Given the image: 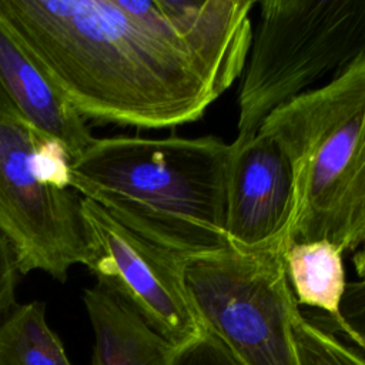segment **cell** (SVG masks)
<instances>
[{"mask_svg": "<svg viewBox=\"0 0 365 365\" xmlns=\"http://www.w3.org/2000/svg\"><path fill=\"white\" fill-rule=\"evenodd\" d=\"M86 237L83 265L97 282L117 292L174 346L202 331L191 304L187 258L124 227L96 201L81 198Z\"/></svg>", "mask_w": 365, "mask_h": 365, "instance_id": "cell-7", "label": "cell"}, {"mask_svg": "<svg viewBox=\"0 0 365 365\" xmlns=\"http://www.w3.org/2000/svg\"><path fill=\"white\" fill-rule=\"evenodd\" d=\"M232 144L214 135L94 138L70 163V184L135 234L187 259L230 248Z\"/></svg>", "mask_w": 365, "mask_h": 365, "instance_id": "cell-2", "label": "cell"}, {"mask_svg": "<svg viewBox=\"0 0 365 365\" xmlns=\"http://www.w3.org/2000/svg\"><path fill=\"white\" fill-rule=\"evenodd\" d=\"M94 331L91 365H170L175 346L123 297L106 285L83 291Z\"/></svg>", "mask_w": 365, "mask_h": 365, "instance_id": "cell-11", "label": "cell"}, {"mask_svg": "<svg viewBox=\"0 0 365 365\" xmlns=\"http://www.w3.org/2000/svg\"><path fill=\"white\" fill-rule=\"evenodd\" d=\"M0 117L27 124L77 158L96 137L0 14Z\"/></svg>", "mask_w": 365, "mask_h": 365, "instance_id": "cell-9", "label": "cell"}, {"mask_svg": "<svg viewBox=\"0 0 365 365\" xmlns=\"http://www.w3.org/2000/svg\"><path fill=\"white\" fill-rule=\"evenodd\" d=\"M170 365H244L218 338L202 331L197 338L175 346Z\"/></svg>", "mask_w": 365, "mask_h": 365, "instance_id": "cell-15", "label": "cell"}, {"mask_svg": "<svg viewBox=\"0 0 365 365\" xmlns=\"http://www.w3.org/2000/svg\"><path fill=\"white\" fill-rule=\"evenodd\" d=\"M297 365H365V354L299 312L292 327Z\"/></svg>", "mask_w": 365, "mask_h": 365, "instance_id": "cell-14", "label": "cell"}, {"mask_svg": "<svg viewBox=\"0 0 365 365\" xmlns=\"http://www.w3.org/2000/svg\"><path fill=\"white\" fill-rule=\"evenodd\" d=\"M70 163L58 141L0 117V234L19 274L43 271L64 282L86 261L83 197L70 184Z\"/></svg>", "mask_w": 365, "mask_h": 365, "instance_id": "cell-5", "label": "cell"}, {"mask_svg": "<svg viewBox=\"0 0 365 365\" xmlns=\"http://www.w3.org/2000/svg\"><path fill=\"white\" fill-rule=\"evenodd\" d=\"M364 354H365V352H364Z\"/></svg>", "mask_w": 365, "mask_h": 365, "instance_id": "cell-20", "label": "cell"}, {"mask_svg": "<svg viewBox=\"0 0 365 365\" xmlns=\"http://www.w3.org/2000/svg\"><path fill=\"white\" fill-rule=\"evenodd\" d=\"M259 24L238 87L237 138L265 117L365 58V0H262Z\"/></svg>", "mask_w": 365, "mask_h": 365, "instance_id": "cell-4", "label": "cell"}, {"mask_svg": "<svg viewBox=\"0 0 365 365\" xmlns=\"http://www.w3.org/2000/svg\"><path fill=\"white\" fill-rule=\"evenodd\" d=\"M0 365H71L60 336L47 324L43 301L14 302L3 314Z\"/></svg>", "mask_w": 365, "mask_h": 365, "instance_id": "cell-13", "label": "cell"}, {"mask_svg": "<svg viewBox=\"0 0 365 365\" xmlns=\"http://www.w3.org/2000/svg\"><path fill=\"white\" fill-rule=\"evenodd\" d=\"M284 250L230 247L187 261L185 284L202 328L244 365H297L292 327L301 309Z\"/></svg>", "mask_w": 365, "mask_h": 365, "instance_id": "cell-6", "label": "cell"}, {"mask_svg": "<svg viewBox=\"0 0 365 365\" xmlns=\"http://www.w3.org/2000/svg\"><path fill=\"white\" fill-rule=\"evenodd\" d=\"M261 131L287 151L295 180L289 242H365V58L275 108Z\"/></svg>", "mask_w": 365, "mask_h": 365, "instance_id": "cell-3", "label": "cell"}, {"mask_svg": "<svg viewBox=\"0 0 365 365\" xmlns=\"http://www.w3.org/2000/svg\"><path fill=\"white\" fill-rule=\"evenodd\" d=\"M17 268L13 251L6 238L0 234V289L17 285Z\"/></svg>", "mask_w": 365, "mask_h": 365, "instance_id": "cell-17", "label": "cell"}, {"mask_svg": "<svg viewBox=\"0 0 365 365\" xmlns=\"http://www.w3.org/2000/svg\"><path fill=\"white\" fill-rule=\"evenodd\" d=\"M158 7L207 67L218 94L244 73L252 44L254 0H157Z\"/></svg>", "mask_w": 365, "mask_h": 365, "instance_id": "cell-10", "label": "cell"}, {"mask_svg": "<svg viewBox=\"0 0 365 365\" xmlns=\"http://www.w3.org/2000/svg\"><path fill=\"white\" fill-rule=\"evenodd\" d=\"M14 295H16V287H9L4 289H0V318L16 302Z\"/></svg>", "mask_w": 365, "mask_h": 365, "instance_id": "cell-19", "label": "cell"}, {"mask_svg": "<svg viewBox=\"0 0 365 365\" xmlns=\"http://www.w3.org/2000/svg\"><path fill=\"white\" fill-rule=\"evenodd\" d=\"M328 329L341 332L352 341L356 348L365 352V279L346 284L339 308V321L332 324Z\"/></svg>", "mask_w": 365, "mask_h": 365, "instance_id": "cell-16", "label": "cell"}, {"mask_svg": "<svg viewBox=\"0 0 365 365\" xmlns=\"http://www.w3.org/2000/svg\"><path fill=\"white\" fill-rule=\"evenodd\" d=\"M231 144L225 211L230 247L241 251L287 248L295 208L294 168L287 151L261 130Z\"/></svg>", "mask_w": 365, "mask_h": 365, "instance_id": "cell-8", "label": "cell"}, {"mask_svg": "<svg viewBox=\"0 0 365 365\" xmlns=\"http://www.w3.org/2000/svg\"><path fill=\"white\" fill-rule=\"evenodd\" d=\"M352 264L358 279H365V242L352 255Z\"/></svg>", "mask_w": 365, "mask_h": 365, "instance_id": "cell-18", "label": "cell"}, {"mask_svg": "<svg viewBox=\"0 0 365 365\" xmlns=\"http://www.w3.org/2000/svg\"><path fill=\"white\" fill-rule=\"evenodd\" d=\"M0 14L86 121L174 128L220 97L157 0H0Z\"/></svg>", "mask_w": 365, "mask_h": 365, "instance_id": "cell-1", "label": "cell"}, {"mask_svg": "<svg viewBox=\"0 0 365 365\" xmlns=\"http://www.w3.org/2000/svg\"><path fill=\"white\" fill-rule=\"evenodd\" d=\"M344 250L327 240L291 242L284 250V268L298 305L327 314L328 324L339 321L346 289Z\"/></svg>", "mask_w": 365, "mask_h": 365, "instance_id": "cell-12", "label": "cell"}]
</instances>
